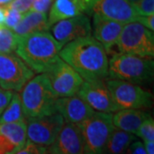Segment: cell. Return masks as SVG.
<instances>
[{"mask_svg":"<svg viewBox=\"0 0 154 154\" xmlns=\"http://www.w3.org/2000/svg\"><path fill=\"white\" fill-rule=\"evenodd\" d=\"M102 45L92 36L78 38L63 46L59 57L87 82L109 76V58Z\"/></svg>","mask_w":154,"mask_h":154,"instance_id":"1","label":"cell"},{"mask_svg":"<svg viewBox=\"0 0 154 154\" xmlns=\"http://www.w3.org/2000/svg\"><path fill=\"white\" fill-rule=\"evenodd\" d=\"M63 45L48 31L19 37L17 55L34 73L45 74L60 58Z\"/></svg>","mask_w":154,"mask_h":154,"instance_id":"2","label":"cell"},{"mask_svg":"<svg viewBox=\"0 0 154 154\" xmlns=\"http://www.w3.org/2000/svg\"><path fill=\"white\" fill-rule=\"evenodd\" d=\"M20 98L27 119L57 112L56 104L58 97L53 92L45 74L33 76L22 89Z\"/></svg>","mask_w":154,"mask_h":154,"instance_id":"3","label":"cell"},{"mask_svg":"<svg viewBox=\"0 0 154 154\" xmlns=\"http://www.w3.org/2000/svg\"><path fill=\"white\" fill-rule=\"evenodd\" d=\"M154 62L129 54L114 53L109 59L110 79L143 85L152 82L153 79Z\"/></svg>","mask_w":154,"mask_h":154,"instance_id":"4","label":"cell"},{"mask_svg":"<svg viewBox=\"0 0 154 154\" xmlns=\"http://www.w3.org/2000/svg\"><path fill=\"white\" fill-rule=\"evenodd\" d=\"M116 45L120 53L152 59L154 57L153 32L138 22L128 23L123 26Z\"/></svg>","mask_w":154,"mask_h":154,"instance_id":"5","label":"cell"},{"mask_svg":"<svg viewBox=\"0 0 154 154\" xmlns=\"http://www.w3.org/2000/svg\"><path fill=\"white\" fill-rule=\"evenodd\" d=\"M79 127L83 136L85 154H101L115 128L111 113L97 111Z\"/></svg>","mask_w":154,"mask_h":154,"instance_id":"6","label":"cell"},{"mask_svg":"<svg viewBox=\"0 0 154 154\" xmlns=\"http://www.w3.org/2000/svg\"><path fill=\"white\" fill-rule=\"evenodd\" d=\"M105 82L120 110H141L152 105V94L139 85L116 79H108Z\"/></svg>","mask_w":154,"mask_h":154,"instance_id":"7","label":"cell"},{"mask_svg":"<svg viewBox=\"0 0 154 154\" xmlns=\"http://www.w3.org/2000/svg\"><path fill=\"white\" fill-rule=\"evenodd\" d=\"M34 72L13 53H0V88L11 92H21L34 76Z\"/></svg>","mask_w":154,"mask_h":154,"instance_id":"8","label":"cell"},{"mask_svg":"<svg viewBox=\"0 0 154 154\" xmlns=\"http://www.w3.org/2000/svg\"><path fill=\"white\" fill-rule=\"evenodd\" d=\"M45 75L58 98L75 95L84 82L82 77L61 58L45 73Z\"/></svg>","mask_w":154,"mask_h":154,"instance_id":"9","label":"cell"},{"mask_svg":"<svg viewBox=\"0 0 154 154\" xmlns=\"http://www.w3.org/2000/svg\"><path fill=\"white\" fill-rule=\"evenodd\" d=\"M64 119L56 112L37 118L27 119V138L32 143L50 146L64 125Z\"/></svg>","mask_w":154,"mask_h":154,"instance_id":"10","label":"cell"},{"mask_svg":"<svg viewBox=\"0 0 154 154\" xmlns=\"http://www.w3.org/2000/svg\"><path fill=\"white\" fill-rule=\"evenodd\" d=\"M77 95L97 112L113 113L120 110L116 105L105 80L85 81Z\"/></svg>","mask_w":154,"mask_h":154,"instance_id":"11","label":"cell"},{"mask_svg":"<svg viewBox=\"0 0 154 154\" xmlns=\"http://www.w3.org/2000/svg\"><path fill=\"white\" fill-rule=\"evenodd\" d=\"M51 34L63 46L78 38L91 36L92 25L87 15L59 21L51 27Z\"/></svg>","mask_w":154,"mask_h":154,"instance_id":"12","label":"cell"},{"mask_svg":"<svg viewBox=\"0 0 154 154\" xmlns=\"http://www.w3.org/2000/svg\"><path fill=\"white\" fill-rule=\"evenodd\" d=\"M92 14H97L123 25L136 22L140 17L133 4L128 0H99Z\"/></svg>","mask_w":154,"mask_h":154,"instance_id":"13","label":"cell"},{"mask_svg":"<svg viewBox=\"0 0 154 154\" xmlns=\"http://www.w3.org/2000/svg\"><path fill=\"white\" fill-rule=\"evenodd\" d=\"M99 0H55L49 10L47 17L48 27L51 28L59 21L77 17L89 16Z\"/></svg>","mask_w":154,"mask_h":154,"instance_id":"14","label":"cell"},{"mask_svg":"<svg viewBox=\"0 0 154 154\" xmlns=\"http://www.w3.org/2000/svg\"><path fill=\"white\" fill-rule=\"evenodd\" d=\"M48 147L51 154H85L84 140L79 125L65 122L54 142Z\"/></svg>","mask_w":154,"mask_h":154,"instance_id":"15","label":"cell"},{"mask_svg":"<svg viewBox=\"0 0 154 154\" xmlns=\"http://www.w3.org/2000/svg\"><path fill=\"white\" fill-rule=\"evenodd\" d=\"M56 111L67 122L80 125L95 112L78 95L66 98H58L56 104Z\"/></svg>","mask_w":154,"mask_h":154,"instance_id":"16","label":"cell"},{"mask_svg":"<svg viewBox=\"0 0 154 154\" xmlns=\"http://www.w3.org/2000/svg\"><path fill=\"white\" fill-rule=\"evenodd\" d=\"M93 15L92 37L102 45L106 52L109 53L116 45L124 25L104 18L97 14Z\"/></svg>","mask_w":154,"mask_h":154,"instance_id":"17","label":"cell"},{"mask_svg":"<svg viewBox=\"0 0 154 154\" xmlns=\"http://www.w3.org/2000/svg\"><path fill=\"white\" fill-rule=\"evenodd\" d=\"M151 116L141 110L122 109L112 115V123L116 128L134 134L146 119Z\"/></svg>","mask_w":154,"mask_h":154,"instance_id":"18","label":"cell"},{"mask_svg":"<svg viewBox=\"0 0 154 154\" xmlns=\"http://www.w3.org/2000/svg\"><path fill=\"white\" fill-rule=\"evenodd\" d=\"M49 29L47 15L35 11H28L24 14L21 22L13 29L18 37H22L30 33L47 31Z\"/></svg>","mask_w":154,"mask_h":154,"instance_id":"19","label":"cell"},{"mask_svg":"<svg viewBox=\"0 0 154 154\" xmlns=\"http://www.w3.org/2000/svg\"><path fill=\"white\" fill-rule=\"evenodd\" d=\"M136 140L134 134L114 128L101 154H124L133 141Z\"/></svg>","mask_w":154,"mask_h":154,"instance_id":"20","label":"cell"},{"mask_svg":"<svg viewBox=\"0 0 154 154\" xmlns=\"http://www.w3.org/2000/svg\"><path fill=\"white\" fill-rule=\"evenodd\" d=\"M0 134L20 151L27 142V122L0 123Z\"/></svg>","mask_w":154,"mask_h":154,"instance_id":"21","label":"cell"},{"mask_svg":"<svg viewBox=\"0 0 154 154\" xmlns=\"http://www.w3.org/2000/svg\"><path fill=\"white\" fill-rule=\"evenodd\" d=\"M19 122H27V118L22 110L20 94L18 93H15L12 95V98L9 105L5 108V110L1 114L0 123Z\"/></svg>","mask_w":154,"mask_h":154,"instance_id":"22","label":"cell"},{"mask_svg":"<svg viewBox=\"0 0 154 154\" xmlns=\"http://www.w3.org/2000/svg\"><path fill=\"white\" fill-rule=\"evenodd\" d=\"M19 37L13 30L6 27L0 28V53H13L16 51Z\"/></svg>","mask_w":154,"mask_h":154,"instance_id":"23","label":"cell"},{"mask_svg":"<svg viewBox=\"0 0 154 154\" xmlns=\"http://www.w3.org/2000/svg\"><path fill=\"white\" fill-rule=\"evenodd\" d=\"M136 136L140 138L143 142L154 141V120L152 116L148 117L141 123L134 134Z\"/></svg>","mask_w":154,"mask_h":154,"instance_id":"24","label":"cell"},{"mask_svg":"<svg viewBox=\"0 0 154 154\" xmlns=\"http://www.w3.org/2000/svg\"><path fill=\"white\" fill-rule=\"evenodd\" d=\"M22 17H23V14L20 13L15 9L6 6L5 27L13 30L19 24V22H21Z\"/></svg>","mask_w":154,"mask_h":154,"instance_id":"25","label":"cell"},{"mask_svg":"<svg viewBox=\"0 0 154 154\" xmlns=\"http://www.w3.org/2000/svg\"><path fill=\"white\" fill-rule=\"evenodd\" d=\"M133 5L139 16L154 15V0H138Z\"/></svg>","mask_w":154,"mask_h":154,"instance_id":"26","label":"cell"},{"mask_svg":"<svg viewBox=\"0 0 154 154\" xmlns=\"http://www.w3.org/2000/svg\"><path fill=\"white\" fill-rule=\"evenodd\" d=\"M16 154H51L48 146H39L32 143L30 141H27L25 146L20 151H18Z\"/></svg>","mask_w":154,"mask_h":154,"instance_id":"27","label":"cell"},{"mask_svg":"<svg viewBox=\"0 0 154 154\" xmlns=\"http://www.w3.org/2000/svg\"><path fill=\"white\" fill-rule=\"evenodd\" d=\"M33 1L34 0H13L8 6L24 15L30 11Z\"/></svg>","mask_w":154,"mask_h":154,"instance_id":"28","label":"cell"},{"mask_svg":"<svg viewBox=\"0 0 154 154\" xmlns=\"http://www.w3.org/2000/svg\"><path fill=\"white\" fill-rule=\"evenodd\" d=\"M55 0H34L29 11H35L46 14Z\"/></svg>","mask_w":154,"mask_h":154,"instance_id":"29","label":"cell"},{"mask_svg":"<svg viewBox=\"0 0 154 154\" xmlns=\"http://www.w3.org/2000/svg\"><path fill=\"white\" fill-rule=\"evenodd\" d=\"M18 151L8 139L0 134V154H16Z\"/></svg>","mask_w":154,"mask_h":154,"instance_id":"30","label":"cell"},{"mask_svg":"<svg viewBox=\"0 0 154 154\" xmlns=\"http://www.w3.org/2000/svg\"><path fill=\"white\" fill-rule=\"evenodd\" d=\"M13 94L14 93L11 91L0 88V115L2 114V112L4 110H5L7 105H9Z\"/></svg>","mask_w":154,"mask_h":154,"instance_id":"31","label":"cell"},{"mask_svg":"<svg viewBox=\"0 0 154 154\" xmlns=\"http://www.w3.org/2000/svg\"><path fill=\"white\" fill-rule=\"evenodd\" d=\"M124 154H146L144 145L140 140H134L129 145Z\"/></svg>","mask_w":154,"mask_h":154,"instance_id":"32","label":"cell"},{"mask_svg":"<svg viewBox=\"0 0 154 154\" xmlns=\"http://www.w3.org/2000/svg\"><path fill=\"white\" fill-rule=\"evenodd\" d=\"M138 23L141 24L145 28L149 29L150 31L153 32L154 30V15L152 16H140L138 18L137 22Z\"/></svg>","mask_w":154,"mask_h":154,"instance_id":"33","label":"cell"},{"mask_svg":"<svg viewBox=\"0 0 154 154\" xmlns=\"http://www.w3.org/2000/svg\"><path fill=\"white\" fill-rule=\"evenodd\" d=\"M143 143L146 153L154 154V141H145Z\"/></svg>","mask_w":154,"mask_h":154,"instance_id":"34","label":"cell"},{"mask_svg":"<svg viewBox=\"0 0 154 154\" xmlns=\"http://www.w3.org/2000/svg\"><path fill=\"white\" fill-rule=\"evenodd\" d=\"M5 7H0V28L5 26Z\"/></svg>","mask_w":154,"mask_h":154,"instance_id":"35","label":"cell"},{"mask_svg":"<svg viewBox=\"0 0 154 154\" xmlns=\"http://www.w3.org/2000/svg\"><path fill=\"white\" fill-rule=\"evenodd\" d=\"M13 0H0V7L8 6Z\"/></svg>","mask_w":154,"mask_h":154,"instance_id":"36","label":"cell"},{"mask_svg":"<svg viewBox=\"0 0 154 154\" xmlns=\"http://www.w3.org/2000/svg\"><path fill=\"white\" fill-rule=\"evenodd\" d=\"M129 3H131V4H134V3H136L138 0H128Z\"/></svg>","mask_w":154,"mask_h":154,"instance_id":"37","label":"cell"}]
</instances>
